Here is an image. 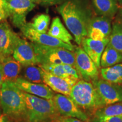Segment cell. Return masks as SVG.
Wrapping results in <instances>:
<instances>
[{"mask_svg": "<svg viewBox=\"0 0 122 122\" xmlns=\"http://www.w3.org/2000/svg\"><path fill=\"white\" fill-rule=\"evenodd\" d=\"M109 44L122 54V24L117 21L112 25Z\"/></svg>", "mask_w": 122, "mask_h": 122, "instance_id": "cell-23", "label": "cell"}, {"mask_svg": "<svg viewBox=\"0 0 122 122\" xmlns=\"http://www.w3.org/2000/svg\"><path fill=\"white\" fill-rule=\"evenodd\" d=\"M9 17L14 25L20 29L27 24L26 16L39 4L38 0H6Z\"/></svg>", "mask_w": 122, "mask_h": 122, "instance_id": "cell-7", "label": "cell"}, {"mask_svg": "<svg viewBox=\"0 0 122 122\" xmlns=\"http://www.w3.org/2000/svg\"><path fill=\"white\" fill-rule=\"evenodd\" d=\"M25 120L28 122H54L60 116L53 99L47 100L23 92Z\"/></svg>", "mask_w": 122, "mask_h": 122, "instance_id": "cell-2", "label": "cell"}, {"mask_svg": "<svg viewBox=\"0 0 122 122\" xmlns=\"http://www.w3.org/2000/svg\"><path fill=\"white\" fill-rule=\"evenodd\" d=\"M62 0H38L39 4H43L44 5H52L60 2Z\"/></svg>", "mask_w": 122, "mask_h": 122, "instance_id": "cell-31", "label": "cell"}, {"mask_svg": "<svg viewBox=\"0 0 122 122\" xmlns=\"http://www.w3.org/2000/svg\"><path fill=\"white\" fill-rule=\"evenodd\" d=\"M54 122H86L79 120L78 119L74 118H70V117H65L62 116H59Z\"/></svg>", "mask_w": 122, "mask_h": 122, "instance_id": "cell-30", "label": "cell"}, {"mask_svg": "<svg viewBox=\"0 0 122 122\" xmlns=\"http://www.w3.org/2000/svg\"><path fill=\"white\" fill-rule=\"evenodd\" d=\"M109 42V40L103 41L94 40L87 37L84 38L82 41L81 44L82 48L92 59L98 68L101 67V56Z\"/></svg>", "mask_w": 122, "mask_h": 122, "instance_id": "cell-15", "label": "cell"}, {"mask_svg": "<svg viewBox=\"0 0 122 122\" xmlns=\"http://www.w3.org/2000/svg\"><path fill=\"white\" fill-rule=\"evenodd\" d=\"M20 30L24 36L31 41L32 42L48 46L64 48L71 51H74L75 47L73 45L66 44L62 41L50 36L48 33L38 32L30 27L28 23Z\"/></svg>", "mask_w": 122, "mask_h": 122, "instance_id": "cell-10", "label": "cell"}, {"mask_svg": "<svg viewBox=\"0 0 122 122\" xmlns=\"http://www.w3.org/2000/svg\"><path fill=\"white\" fill-rule=\"evenodd\" d=\"M4 81H13L18 77L22 69L21 64L11 56L0 57Z\"/></svg>", "mask_w": 122, "mask_h": 122, "instance_id": "cell-16", "label": "cell"}, {"mask_svg": "<svg viewBox=\"0 0 122 122\" xmlns=\"http://www.w3.org/2000/svg\"><path fill=\"white\" fill-rule=\"evenodd\" d=\"M44 83L51 90L59 94L69 96L71 88L77 81L72 79H66L47 72L42 68Z\"/></svg>", "mask_w": 122, "mask_h": 122, "instance_id": "cell-13", "label": "cell"}, {"mask_svg": "<svg viewBox=\"0 0 122 122\" xmlns=\"http://www.w3.org/2000/svg\"><path fill=\"white\" fill-rule=\"evenodd\" d=\"M37 60L40 65L66 64L75 67L74 51L58 47H51L31 42ZM76 68V67H75Z\"/></svg>", "mask_w": 122, "mask_h": 122, "instance_id": "cell-5", "label": "cell"}, {"mask_svg": "<svg viewBox=\"0 0 122 122\" xmlns=\"http://www.w3.org/2000/svg\"><path fill=\"white\" fill-rule=\"evenodd\" d=\"M53 100L56 109L61 116L89 122L88 115L75 103L70 97L58 93L55 94Z\"/></svg>", "mask_w": 122, "mask_h": 122, "instance_id": "cell-8", "label": "cell"}, {"mask_svg": "<svg viewBox=\"0 0 122 122\" xmlns=\"http://www.w3.org/2000/svg\"><path fill=\"white\" fill-rule=\"evenodd\" d=\"M50 18L48 14H42L33 18L32 23H28L29 25L33 30L40 33H46L50 24Z\"/></svg>", "mask_w": 122, "mask_h": 122, "instance_id": "cell-24", "label": "cell"}, {"mask_svg": "<svg viewBox=\"0 0 122 122\" xmlns=\"http://www.w3.org/2000/svg\"><path fill=\"white\" fill-rule=\"evenodd\" d=\"M12 82L21 91L32 95L47 100H51L54 96L53 90L44 84L32 83L22 77H17Z\"/></svg>", "mask_w": 122, "mask_h": 122, "instance_id": "cell-12", "label": "cell"}, {"mask_svg": "<svg viewBox=\"0 0 122 122\" xmlns=\"http://www.w3.org/2000/svg\"><path fill=\"white\" fill-rule=\"evenodd\" d=\"M87 37L94 40L101 41H109V38L106 37L102 32L100 30L94 28H88Z\"/></svg>", "mask_w": 122, "mask_h": 122, "instance_id": "cell-27", "label": "cell"}, {"mask_svg": "<svg viewBox=\"0 0 122 122\" xmlns=\"http://www.w3.org/2000/svg\"><path fill=\"white\" fill-rule=\"evenodd\" d=\"M122 62V54L108 44L101 56L100 66L107 68Z\"/></svg>", "mask_w": 122, "mask_h": 122, "instance_id": "cell-19", "label": "cell"}, {"mask_svg": "<svg viewBox=\"0 0 122 122\" xmlns=\"http://www.w3.org/2000/svg\"><path fill=\"white\" fill-rule=\"evenodd\" d=\"M101 98L106 105L122 102V85L98 79L92 81Z\"/></svg>", "mask_w": 122, "mask_h": 122, "instance_id": "cell-9", "label": "cell"}, {"mask_svg": "<svg viewBox=\"0 0 122 122\" xmlns=\"http://www.w3.org/2000/svg\"><path fill=\"white\" fill-rule=\"evenodd\" d=\"M100 74L103 80L111 83L122 85V63L101 68Z\"/></svg>", "mask_w": 122, "mask_h": 122, "instance_id": "cell-20", "label": "cell"}, {"mask_svg": "<svg viewBox=\"0 0 122 122\" xmlns=\"http://www.w3.org/2000/svg\"><path fill=\"white\" fill-rule=\"evenodd\" d=\"M69 97L75 103L85 110L95 111L105 106L92 83L79 80L74 85Z\"/></svg>", "mask_w": 122, "mask_h": 122, "instance_id": "cell-4", "label": "cell"}, {"mask_svg": "<svg viewBox=\"0 0 122 122\" xmlns=\"http://www.w3.org/2000/svg\"><path fill=\"white\" fill-rule=\"evenodd\" d=\"M0 122H10L9 117L0 111Z\"/></svg>", "mask_w": 122, "mask_h": 122, "instance_id": "cell-32", "label": "cell"}, {"mask_svg": "<svg viewBox=\"0 0 122 122\" xmlns=\"http://www.w3.org/2000/svg\"><path fill=\"white\" fill-rule=\"evenodd\" d=\"M9 15L7 5L0 6V22L9 17Z\"/></svg>", "mask_w": 122, "mask_h": 122, "instance_id": "cell-29", "label": "cell"}, {"mask_svg": "<svg viewBox=\"0 0 122 122\" xmlns=\"http://www.w3.org/2000/svg\"><path fill=\"white\" fill-rule=\"evenodd\" d=\"M122 115V102L106 105L94 112V117L97 118H106Z\"/></svg>", "mask_w": 122, "mask_h": 122, "instance_id": "cell-22", "label": "cell"}, {"mask_svg": "<svg viewBox=\"0 0 122 122\" xmlns=\"http://www.w3.org/2000/svg\"><path fill=\"white\" fill-rule=\"evenodd\" d=\"M25 79L35 83H41L44 82L42 70L40 66H29L25 67L24 71Z\"/></svg>", "mask_w": 122, "mask_h": 122, "instance_id": "cell-25", "label": "cell"}, {"mask_svg": "<svg viewBox=\"0 0 122 122\" xmlns=\"http://www.w3.org/2000/svg\"><path fill=\"white\" fill-rule=\"evenodd\" d=\"M117 22L122 24V7L119 9L117 13Z\"/></svg>", "mask_w": 122, "mask_h": 122, "instance_id": "cell-33", "label": "cell"}, {"mask_svg": "<svg viewBox=\"0 0 122 122\" xmlns=\"http://www.w3.org/2000/svg\"><path fill=\"white\" fill-rule=\"evenodd\" d=\"M47 33L66 44L72 45L71 43V40H73L72 35L64 26L58 17H56L53 19L51 26Z\"/></svg>", "mask_w": 122, "mask_h": 122, "instance_id": "cell-18", "label": "cell"}, {"mask_svg": "<svg viewBox=\"0 0 122 122\" xmlns=\"http://www.w3.org/2000/svg\"><path fill=\"white\" fill-rule=\"evenodd\" d=\"M88 28H94L100 30L106 37L109 38L112 30L111 20L101 16H92L90 20Z\"/></svg>", "mask_w": 122, "mask_h": 122, "instance_id": "cell-21", "label": "cell"}, {"mask_svg": "<svg viewBox=\"0 0 122 122\" xmlns=\"http://www.w3.org/2000/svg\"><path fill=\"white\" fill-rule=\"evenodd\" d=\"M96 13L98 16L112 20L118 13L119 4L117 0H92Z\"/></svg>", "mask_w": 122, "mask_h": 122, "instance_id": "cell-17", "label": "cell"}, {"mask_svg": "<svg viewBox=\"0 0 122 122\" xmlns=\"http://www.w3.org/2000/svg\"><path fill=\"white\" fill-rule=\"evenodd\" d=\"M0 106L4 113L15 119H25V102L23 92L12 81H4L0 89Z\"/></svg>", "mask_w": 122, "mask_h": 122, "instance_id": "cell-3", "label": "cell"}, {"mask_svg": "<svg viewBox=\"0 0 122 122\" xmlns=\"http://www.w3.org/2000/svg\"><path fill=\"white\" fill-rule=\"evenodd\" d=\"M13 57L24 66L39 64L31 44L17 36L15 41Z\"/></svg>", "mask_w": 122, "mask_h": 122, "instance_id": "cell-11", "label": "cell"}, {"mask_svg": "<svg viewBox=\"0 0 122 122\" xmlns=\"http://www.w3.org/2000/svg\"><path fill=\"white\" fill-rule=\"evenodd\" d=\"M17 36L6 22L0 23V57H8L13 54Z\"/></svg>", "mask_w": 122, "mask_h": 122, "instance_id": "cell-14", "label": "cell"}, {"mask_svg": "<svg viewBox=\"0 0 122 122\" xmlns=\"http://www.w3.org/2000/svg\"><path fill=\"white\" fill-rule=\"evenodd\" d=\"M92 122H122V115L106 118H97L94 117Z\"/></svg>", "mask_w": 122, "mask_h": 122, "instance_id": "cell-28", "label": "cell"}, {"mask_svg": "<svg viewBox=\"0 0 122 122\" xmlns=\"http://www.w3.org/2000/svg\"><path fill=\"white\" fill-rule=\"evenodd\" d=\"M40 66L47 72L54 75L66 79H72L67 72L65 67V64H56V65H45ZM75 80V79H74Z\"/></svg>", "mask_w": 122, "mask_h": 122, "instance_id": "cell-26", "label": "cell"}, {"mask_svg": "<svg viewBox=\"0 0 122 122\" xmlns=\"http://www.w3.org/2000/svg\"><path fill=\"white\" fill-rule=\"evenodd\" d=\"M74 52L75 67L81 77L86 81H93L98 79V68L82 47H75Z\"/></svg>", "mask_w": 122, "mask_h": 122, "instance_id": "cell-6", "label": "cell"}, {"mask_svg": "<svg viewBox=\"0 0 122 122\" xmlns=\"http://www.w3.org/2000/svg\"><path fill=\"white\" fill-rule=\"evenodd\" d=\"M117 1L118 3V4L122 7V0H117Z\"/></svg>", "mask_w": 122, "mask_h": 122, "instance_id": "cell-35", "label": "cell"}, {"mask_svg": "<svg viewBox=\"0 0 122 122\" xmlns=\"http://www.w3.org/2000/svg\"><path fill=\"white\" fill-rule=\"evenodd\" d=\"M75 42L81 45L82 41L87 37L89 23L92 18L90 10L79 0H68L57 8Z\"/></svg>", "mask_w": 122, "mask_h": 122, "instance_id": "cell-1", "label": "cell"}, {"mask_svg": "<svg viewBox=\"0 0 122 122\" xmlns=\"http://www.w3.org/2000/svg\"><path fill=\"white\" fill-rule=\"evenodd\" d=\"M4 75H3L2 70V66H1V63H0V89H1V86L4 83Z\"/></svg>", "mask_w": 122, "mask_h": 122, "instance_id": "cell-34", "label": "cell"}]
</instances>
